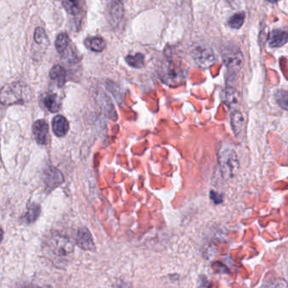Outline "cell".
<instances>
[{
	"label": "cell",
	"instance_id": "1",
	"mask_svg": "<svg viewBox=\"0 0 288 288\" xmlns=\"http://www.w3.org/2000/svg\"><path fill=\"white\" fill-rule=\"evenodd\" d=\"M42 250L46 258L54 266L65 267L71 260L74 245L68 237L54 233L47 237Z\"/></svg>",
	"mask_w": 288,
	"mask_h": 288
},
{
	"label": "cell",
	"instance_id": "2",
	"mask_svg": "<svg viewBox=\"0 0 288 288\" xmlns=\"http://www.w3.org/2000/svg\"><path fill=\"white\" fill-rule=\"evenodd\" d=\"M218 164L221 176L225 179L233 178L239 169L236 152L230 146H225L219 151Z\"/></svg>",
	"mask_w": 288,
	"mask_h": 288
},
{
	"label": "cell",
	"instance_id": "3",
	"mask_svg": "<svg viewBox=\"0 0 288 288\" xmlns=\"http://www.w3.org/2000/svg\"><path fill=\"white\" fill-rule=\"evenodd\" d=\"M29 97V89L19 82L7 85L2 89L1 92L2 103L7 105L26 102Z\"/></svg>",
	"mask_w": 288,
	"mask_h": 288
},
{
	"label": "cell",
	"instance_id": "4",
	"mask_svg": "<svg viewBox=\"0 0 288 288\" xmlns=\"http://www.w3.org/2000/svg\"><path fill=\"white\" fill-rule=\"evenodd\" d=\"M159 75L165 84L172 87L181 85L185 82L184 70L172 62H165L159 70Z\"/></svg>",
	"mask_w": 288,
	"mask_h": 288
},
{
	"label": "cell",
	"instance_id": "5",
	"mask_svg": "<svg viewBox=\"0 0 288 288\" xmlns=\"http://www.w3.org/2000/svg\"><path fill=\"white\" fill-rule=\"evenodd\" d=\"M224 64L229 70L238 72L244 63L243 53L239 48L235 45H227L221 51Z\"/></svg>",
	"mask_w": 288,
	"mask_h": 288
},
{
	"label": "cell",
	"instance_id": "6",
	"mask_svg": "<svg viewBox=\"0 0 288 288\" xmlns=\"http://www.w3.org/2000/svg\"><path fill=\"white\" fill-rule=\"evenodd\" d=\"M124 10L122 0H112L107 6V19L110 25L114 27L119 25L123 20Z\"/></svg>",
	"mask_w": 288,
	"mask_h": 288
},
{
	"label": "cell",
	"instance_id": "7",
	"mask_svg": "<svg viewBox=\"0 0 288 288\" xmlns=\"http://www.w3.org/2000/svg\"><path fill=\"white\" fill-rule=\"evenodd\" d=\"M194 58L198 65L201 67H209L216 60L213 52L209 48L199 47L194 51Z\"/></svg>",
	"mask_w": 288,
	"mask_h": 288
},
{
	"label": "cell",
	"instance_id": "8",
	"mask_svg": "<svg viewBox=\"0 0 288 288\" xmlns=\"http://www.w3.org/2000/svg\"><path fill=\"white\" fill-rule=\"evenodd\" d=\"M33 136L39 145H46L49 139V124L45 120H37L33 124Z\"/></svg>",
	"mask_w": 288,
	"mask_h": 288
},
{
	"label": "cell",
	"instance_id": "9",
	"mask_svg": "<svg viewBox=\"0 0 288 288\" xmlns=\"http://www.w3.org/2000/svg\"><path fill=\"white\" fill-rule=\"evenodd\" d=\"M75 242L78 246L83 250H90V251L95 250V243L91 233L85 227H82L78 231L76 237H75Z\"/></svg>",
	"mask_w": 288,
	"mask_h": 288
},
{
	"label": "cell",
	"instance_id": "10",
	"mask_svg": "<svg viewBox=\"0 0 288 288\" xmlns=\"http://www.w3.org/2000/svg\"><path fill=\"white\" fill-rule=\"evenodd\" d=\"M43 179L46 185L50 188H55L64 182V177L58 169L49 167L43 172Z\"/></svg>",
	"mask_w": 288,
	"mask_h": 288
},
{
	"label": "cell",
	"instance_id": "11",
	"mask_svg": "<svg viewBox=\"0 0 288 288\" xmlns=\"http://www.w3.org/2000/svg\"><path fill=\"white\" fill-rule=\"evenodd\" d=\"M288 42V33L283 30H274L269 37V45L271 48H280L285 45Z\"/></svg>",
	"mask_w": 288,
	"mask_h": 288
},
{
	"label": "cell",
	"instance_id": "12",
	"mask_svg": "<svg viewBox=\"0 0 288 288\" xmlns=\"http://www.w3.org/2000/svg\"><path fill=\"white\" fill-rule=\"evenodd\" d=\"M69 130L68 120L62 115H58L52 119V131L58 137L66 136Z\"/></svg>",
	"mask_w": 288,
	"mask_h": 288
},
{
	"label": "cell",
	"instance_id": "13",
	"mask_svg": "<svg viewBox=\"0 0 288 288\" xmlns=\"http://www.w3.org/2000/svg\"><path fill=\"white\" fill-rule=\"evenodd\" d=\"M231 124L233 128V133L236 136H239L243 133L245 125V120L241 112L237 110L233 111L231 114Z\"/></svg>",
	"mask_w": 288,
	"mask_h": 288
},
{
	"label": "cell",
	"instance_id": "14",
	"mask_svg": "<svg viewBox=\"0 0 288 288\" xmlns=\"http://www.w3.org/2000/svg\"><path fill=\"white\" fill-rule=\"evenodd\" d=\"M67 13L71 16H76L81 13L83 8V0H65L63 3Z\"/></svg>",
	"mask_w": 288,
	"mask_h": 288
},
{
	"label": "cell",
	"instance_id": "15",
	"mask_svg": "<svg viewBox=\"0 0 288 288\" xmlns=\"http://www.w3.org/2000/svg\"><path fill=\"white\" fill-rule=\"evenodd\" d=\"M50 78L52 81H55L58 86L61 87L65 85L66 81V71L65 68L61 67L60 65H56L50 71Z\"/></svg>",
	"mask_w": 288,
	"mask_h": 288
},
{
	"label": "cell",
	"instance_id": "16",
	"mask_svg": "<svg viewBox=\"0 0 288 288\" xmlns=\"http://www.w3.org/2000/svg\"><path fill=\"white\" fill-rule=\"evenodd\" d=\"M43 103L45 107L48 108V110L56 113L58 112L60 107H61V101L58 98V96L53 94L46 95L43 98Z\"/></svg>",
	"mask_w": 288,
	"mask_h": 288
},
{
	"label": "cell",
	"instance_id": "17",
	"mask_svg": "<svg viewBox=\"0 0 288 288\" xmlns=\"http://www.w3.org/2000/svg\"><path fill=\"white\" fill-rule=\"evenodd\" d=\"M85 46L94 52H102L106 48V42L102 37H91L85 40Z\"/></svg>",
	"mask_w": 288,
	"mask_h": 288
},
{
	"label": "cell",
	"instance_id": "18",
	"mask_svg": "<svg viewBox=\"0 0 288 288\" xmlns=\"http://www.w3.org/2000/svg\"><path fill=\"white\" fill-rule=\"evenodd\" d=\"M41 212V209L38 204H33L28 206L27 211L25 215V220L27 222H33L37 219Z\"/></svg>",
	"mask_w": 288,
	"mask_h": 288
},
{
	"label": "cell",
	"instance_id": "19",
	"mask_svg": "<svg viewBox=\"0 0 288 288\" xmlns=\"http://www.w3.org/2000/svg\"><path fill=\"white\" fill-rule=\"evenodd\" d=\"M128 65H130L131 67L134 68H140L144 66V62H145V58L144 55L141 53H137L136 55H129L127 56L125 58Z\"/></svg>",
	"mask_w": 288,
	"mask_h": 288
},
{
	"label": "cell",
	"instance_id": "20",
	"mask_svg": "<svg viewBox=\"0 0 288 288\" xmlns=\"http://www.w3.org/2000/svg\"><path fill=\"white\" fill-rule=\"evenodd\" d=\"M245 15L244 13H237L233 15L228 20V25L233 29H239L244 23Z\"/></svg>",
	"mask_w": 288,
	"mask_h": 288
},
{
	"label": "cell",
	"instance_id": "21",
	"mask_svg": "<svg viewBox=\"0 0 288 288\" xmlns=\"http://www.w3.org/2000/svg\"><path fill=\"white\" fill-rule=\"evenodd\" d=\"M68 45V37L65 33H61L58 35L56 39L55 46L56 49L59 53H63L65 52Z\"/></svg>",
	"mask_w": 288,
	"mask_h": 288
},
{
	"label": "cell",
	"instance_id": "22",
	"mask_svg": "<svg viewBox=\"0 0 288 288\" xmlns=\"http://www.w3.org/2000/svg\"><path fill=\"white\" fill-rule=\"evenodd\" d=\"M224 102L229 107L237 103V93L233 88H226L225 93H224Z\"/></svg>",
	"mask_w": 288,
	"mask_h": 288
},
{
	"label": "cell",
	"instance_id": "23",
	"mask_svg": "<svg viewBox=\"0 0 288 288\" xmlns=\"http://www.w3.org/2000/svg\"><path fill=\"white\" fill-rule=\"evenodd\" d=\"M275 100L282 109L288 111V92L278 91L275 93Z\"/></svg>",
	"mask_w": 288,
	"mask_h": 288
},
{
	"label": "cell",
	"instance_id": "24",
	"mask_svg": "<svg viewBox=\"0 0 288 288\" xmlns=\"http://www.w3.org/2000/svg\"><path fill=\"white\" fill-rule=\"evenodd\" d=\"M34 40L36 43H42L44 41H47V36H46L45 32L44 30L41 28V27H37L35 33H34Z\"/></svg>",
	"mask_w": 288,
	"mask_h": 288
},
{
	"label": "cell",
	"instance_id": "25",
	"mask_svg": "<svg viewBox=\"0 0 288 288\" xmlns=\"http://www.w3.org/2000/svg\"><path fill=\"white\" fill-rule=\"evenodd\" d=\"M211 199L216 204H219L222 201V197L220 196V194H217L215 191L211 192Z\"/></svg>",
	"mask_w": 288,
	"mask_h": 288
},
{
	"label": "cell",
	"instance_id": "26",
	"mask_svg": "<svg viewBox=\"0 0 288 288\" xmlns=\"http://www.w3.org/2000/svg\"><path fill=\"white\" fill-rule=\"evenodd\" d=\"M227 1L230 3L231 5L236 6L237 4H239L240 1H243V0H227Z\"/></svg>",
	"mask_w": 288,
	"mask_h": 288
},
{
	"label": "cell",
	"instance_id": "27",
	"mask_svg": "<svg viewBox=\"0 0 288 288\" xmlns=\"http://www.w3.org/2000/svg\"><path fill=\"white\" fill-rule=\"evenodd\" d=\"M267 1H268V2H270V3H277V2H278V1H280V0H267Z\"/></svg>",
	"mask_w": 288,
	"mask_h": 288
},
{
	"label": "cell",
	"instance_id": "28",
	"mask_svg": "<svg viewBox=\"0 0 288 288\" xmlns=\"http://www.w3.org/2000/svg\"><path fill=\"white\" fill-rule=\"evenodd\" d=\"M122 1H125V0H122Z\"/></svg>",
	"mask_w": 288,
	"mask_h": 288
}]
</instances>
